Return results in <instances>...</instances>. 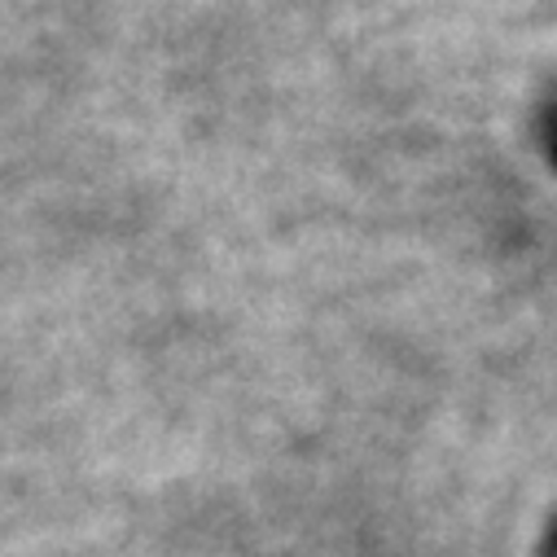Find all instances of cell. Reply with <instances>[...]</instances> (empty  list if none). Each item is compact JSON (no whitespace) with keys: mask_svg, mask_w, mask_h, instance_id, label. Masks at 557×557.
<instances>
[{"mask_svg":"<svg viewBox=\"0 0 557 557\" xmlns=\"http://www.w3.org/2000/svg\"><path fill=\"white\" fill-rule=\"evenodd\" d=\"M544 557H557V513L548 518V531H544Z\"/></svg>","mask_w":557,"mask_h":557,"instance_id":"6da1fadb","label":"cell"}]
</instances>
